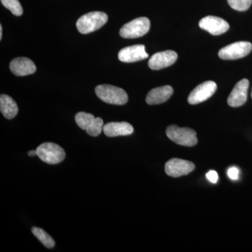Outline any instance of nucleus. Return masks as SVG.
I'll list each match as a JSON object with an SVG mask.
<instances>
[{"mask_svg": "<svg viewBox=\"0 0 252 252\" xmlns=\"http://www.w3.org/2000/svg\"><path fill=\"white\" fill-rule=\"evenodd\" d=\"M95 94L106 103L123 105L127 103L128 100L127 93L124 89L107 84L97 86L95 88Z\"/></svg>", "mask_w": 252, "mask_h": 252, "instance_id": "nucleus-1", "label": "nucleus"}, {"mask_svg": "<svg viewBox=\"0 0 252 252\" xmlns=\"http://www.w3.org/2000/svg\"><path fill=\"white\" fill-rule=\"evenodd\" d=\"M108 21V16L101 11L88 13L78 19L77 28L81 34H89L97 31Z\"/></svg>", "mask_w": 252, "mask_h": 252, "instance_id": "nucleus-2", "label": "nucleus"}, {"mask_svg": "<svg viewBox=\"0 0 252 252\" xmlns=\"http://www.w3.org/2000/svg\"><path fill=\"white\" fill-rule=\"evenodd\" d=\"M166 135L170 140L179 145L190 147L198 143L196 132L189 127L171 125L167 127Z\"/></svg>", "mask_w": 252, "mask_h": 252, "instance_id": "nucleus-3", "label": "nucleus"}, {"mask_svg": "<svg viewBox=\"0 0 252 252\" xmlns=\"http://www.w3.org/2000/svg\"><path fill=\"white\" fill-rule=\"evenodd\" d=\"M38 157L43 162L55 165L63 161L65 158V152L62 147L52 142L41 144L36 149Z\"/></svg>", "mask_w": 252, "mask_h": 252, "instance_id": "nucleus-4", "label": "nucleus"}, {"mask_svg": "<svg viewBox=\"0 0 252 252\" xmlns=\"http://www.w3.org/2000/svg\"><path fill=\"white\" fill-rule=\"evenodd\" d=\"M150 29L149 18L140 17L126 23L120 30V35L125 39H135L147 34Z\"/></svg>", "mask_w": 252, "mask_h": 252, "instance_id": "nucleus-5", "label": "nucleus"}, {"mask_svg": "<svg viewBox=\"0 0 252 252\" xmlns=\"http://www.w3.org/2000/svg\"><path fill=\"white\" fill-rule=\"evenodd\" d=\"M252 44L248 41H238L222 48L219 51V57L223 60H236L250 54Z\"/></svg>", "mask_w": 252, "mask_h": 252, "instance_id": "nucleus-6", "label": "nucleus"}, {"mask_svg": "<svg viewBox=\"0 0 252 252\" xmlns=\"http://www.w3.org/2000/svg\"><path fill=\"white\" fill-rule=\"evenodd\" d=\"M217 86L215 81H207L200 84L192 91L188 97V102L190 104L201 103L212 97L216 92Z\"/></svg>", "mask_w": 252, "mask_h": 252, "instance_id": "nucleus-7", "label": "nucleus"}, {"mask_svg": "<svg viewBox=\"0 0 252 252\" xmlns=\"http://www.w3.org/2000/svg\"><path fill=\"white\" fill-rule=\"evenodd\" d=\"M195 169L192 162L180 158H172L165 163V171L167 175L172 177H180L189 175Z\"/></svg>", "mask_w": 252, "mask_h": 252, "instance_id": "nucleus-8", "label": "nucleus"}, {"mask_svg": "<svg viewBox=\"0 0 252 252\" xmlns=\"http://www.w3.org/2000/svg\"><path fill=\"white\" fill-rule=\"evenodd\" d=\"M199 26L212 35H220L226 32L229 29L228 22L223 18L214 16H208L202 18L199 22Z\"/></svg>", "mask_w": 252, "mask_h": 252, "instance_id": "nucleus-9", "label": "nucleus"}, {"mask_svg": "<svg viewBox=\"0 0 252 252\" xmlns=\"http://www.w3.org/2000/svg\"><path fill=\"white\" fill-rule=\"evenodd\" d=\"M177 53L174 51H165L157 53L150 58L149 61V67L153 70H159L163 68L170 67L177 60Z\"/></svg>", "mask_w": 252, "mask_h": 252, "instance_id": "nucleus-10", "label": "nucleus"}, {"mask_svg": "<svg viewBox=\"0 0 252 252\" xmlns=\"http://www.w3.org/2000/svg\"><path fill=\"white\" fill-rule=\"evenodd\" d=\"M249 85L250 82L247 79H242L237 83L227 100L230 107H240L247 102Z\"/></svg>", "mask_w": 252, "mask_h": 252, "instance_id": "nucleus-11", "label": "nucleus"}, {"mask_svg": "<svg viewBox=\"0 0 252 252\" xmlns=\"http://www.w3.org/2000/svg\"><path fill=\"white\" fill-rule=\"evenodd\" d=\"M149 55L146 52L145 46L139 44L127 46L119 51V61L124 63H134L147 59Z\"/></svg>", "mask_w": 252, "mask_h": 252, "instance_id": "nucleus-12", "label": "nucleus"}, {"mask_svg": "<svg viewBox=\"0 0 252 252\" xmlns=\"http://www.w3.org/2000/svg\"><path fill=\"white\" fill-rule=\"evenodd\" d=\"M11 72L18 77L30 75L36 72V67L33 61L28 58H16L10 63Z\"/></svg>", "mask_w": 252, "mask_h": 252, "instance_id": "nucleus-13", "label": "nucleus"}, {"mask_svg": "<svg viewBox=\"0 0 252 252\" xmlns=\"http://www.w3.org/2000/svg\"><path fill=\"white\" fill-rule=\"evenodd\" d=\"M173 94V89L170 86L155 88L149 91L146 97V102L150 105L159 104L166 102Z\"/></svg>", "mask_w": 252, "mask_h": 252, "instance_id": "nucleus-14", "label": "nucleus"}, {"mask_svg": "<svg viewBox=\"0 0 252 252\" xmlns=\"http://www.w3.org/2000/svg\"><path fill=\"white\" fill-rule=\"evenodd\" d=\"M103 132L107 137H118L131 135L134 128L127 122H111L104 126Z\"/></svg>", "mask_w": 252, "mask_h": 252, "instance_id": "nucleus-15", "label": "nucleus"}, {"mask_svg": "<svg viewBox=\"0 0 252 252\" xmlns=\"http://www.w3.org/2000/svg\"><path fill=\"white\" fill-rule=\"evenodd\" d=\"M0 110L6 119H13L18 112L17 104L7 94L0 96Z\"/></svg>", "mask_w": 252, "mask_h": 252, "instance_id": "nucleus-16", "label": "nucleus"}, {"mask_svg": "<svg viewBox=\"0 0 252 252\" xmlns=\"http://www.w3.org/2000/svg\"><path fill=\"white\" fill-rule=\"evenodd\" d=\"M32 232L39 241L41 242L46 248L51 249L54 248L56 243L52 237L50 236L46 231L38 227H33L32 228Z\"/></svg>", "mask_w": 252, "mask_h": 252, "instance_id": "nucleus-17", "label": "nucleus"}, {"mask_svg": "<svg viewBox=\"0 0 252 252\" xmlns=\"http://www.w3.org/2000/svg\"><path fill=\"white\" fill-rule=\"evenodd\" d=\"M96 118L93 114L86 112H79L76 114V123L82 130H86L94 124Z\"/></svg>", "mask_w": 252, "mask_h": 252, "instance_id": "nucleus-18", "label": "nucleus"}, {"mask_svg": "<svg viewBox=\"0 0 252 252\" xmlns=\"http://www.w3.org/2000/svg\"><path fill=\"white\" fill-rule=\"evenodd\" d=\"M1 2L4 7L10 10L15 16H20L23 14L22 6L18 0H1Z\"/></svg>", "mask_w": 252, "mask_h": 252, "instance_id": "nucleus-19", "label": "nucleus"}, {"mask_svg": "<svg viewBox=\"0 0 252 252\" xmlns=\"http://www.w3.org/2000/svg\"><path fill=\"white\" fill-rule=\"evenodd\" d=\"M232 9L238 11H245L250 9L252 0H227Z\"/></svg>", "mask_w": 252, "mask_h": 252, "instance_id": "nucleus-20", "label": "nucleus"}, {"mask_svg": "<svg viewBox=\"0 0 252 252\" xmlns=\"http://www.w3.org/2000/svg\"><path fill=\"white\" fill-rule=\"evenodd\" d=\"M103 120L101 118H96L93 125L86 130V132L92 137H97L103 131Z\"/></svg>", "mask_w": 252, "mask_h": 252, "instance_id": "nucleus-21", "label": "nucleus"}, {"mask_svg": "<svg viewBox=\"0 0 252 252\" xmlns=\"http://www.w3.org/2000/svg\"><path fill=\"white\" fill-rule=\"evenodd\" d=\"M239 170L237 167H230L228 170V175L231 180H236L238 179Z\"/></svg>", "mask_w": 252, "mask_h": 252, "instance_id": "nucleus-22", "label": "nucleus"}, {"mask_svg": "<svg viewBox=\"0 0 252 252\" xmlns=\"http://www.w3.org/2000/svg\"><path fill=\"white\" fill-rule=\"evenodd\" d=\"M206 177L207 180L212 182V183H217V181H218V174H217V172L214 171V170H210L207 174Z\"/></svg>", "mask_w": 252, "mask_h": 252, "instance_id": "nucleus-23", "label": "nucleus"}, {"mask_svg": "<svg viewBox=\"0 0 252 252\" xmlns=\"http://www.w3.org/2000/svg\"><path fill=\"white\" fill-rule=\"evenodd\" d=\"M36 155H37V154H36V150H31L28 152V156H29V157H33Z\"/></svg>", "mask_w": 252, "mask_h": 252, "instance_id": "nucleus-24", "label": "nucleus"}, {"mask_svg": "<svg viewBox=\"0 0 252 252\" xmlns=\"http://www.w3.org/2000/svg\"><path fill=\"white\" fill-rule=\"evenodd\" d=\"M1 38H2V27L0 26V39H1Z\"/></svg>", "mask_w": 252, "mask_h": 252, "instance_id": "nucleus-25", "label": "nucleus"}, {"mask_svg": "<svg viewBox=\"0 0 252 252\" xmlns=\"http://www.w3.org/2000/svg\"></svg>", "mask_w": 252, "mask_h": 252, "instance_id": "nucleus-26", "label": "nucleus"}]
</instances>
